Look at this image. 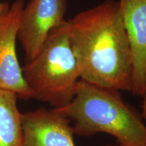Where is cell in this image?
Segmentation results:
<instances>
[{
	"instance_id": "cell-12",
	"label": "cell",
	"mask_w": 146,
	"mask_h": 146,
	"mask_svg": "<svg viewBox=\"0 0 146 146\" xmlns=\"http://www.w3.org/2000/svg\"><path fill=\"white\" fill-rule=\"evenodd\" d=\"M145 146H146V142H145Z\"/></svg>"
},
{
	"instance_id": "cell-9",
	"label": "cell",
	"mask_w": 146,
	"mask_h": 146,
	"mask_svg": "<svg viewBox=\"0 0 146 146\" xmlns=\"http://www.w3.org/2000/svg\"><path fill=\"white\" fill-rule=\"evenodd\" d=\"M10 5L7 3H3L0 1V17H2L8 12Z\"/></svg>"
},
{
	"instance_id": "cell-5",
	"label": "cell",
	"mask_w": 146,
	"mask_h": 146,
	"mask_svg": "<svg viewBox=\"0 0 146 146\" xmlns=\"http://www.w3.org/2000/svg\"><path fill=\"white\" fill-rule=\"evenodd\" d=\"M24 0H15L0 18V89L11 91L28 100L31 94L18 62L16 41Z\"/></svg>"
},
{
	"instance_id": "cell-4",
	"label": "cell",
	"mask_w": 146,
	"mask_h": 146,
	"mask_svg": "<svg viewBox=\"0 0 146 146\" xmlns=\"http://www.w3.org/2000/svg\"><path fill=\"white\" fill-rule=\"evenodd\" d=\"M67 0H30L20 18L17 39L25 52V63L36 57L53 29L66 22Z\"/></svg>"
},
{
	"instance_id": "cell-8",
	"label": "cell",
	"mask_w": 146,
	"mask_h": 146,
	"mask_svg": "<svg viewBox=\"0 0 146 146\" xmlns=\"http://www.w3.org/2000/svg\"><path fill=\"white\" fill-rule=\"evenodd\" d=\"M17 98L14 93L0 89V146L23 145L22 113Z\"/></svg>"
},
{
	"instance_id": "cell-11",
	"label": "cell",
	"mask_w": 146,
	"mask_h": 146,
	"mask_svg": "<svg viewBox=\"0 0 146 146\" xmlns=\"http://www.w3.org/2000/svg\"><path fill=\"white\" fill-rule=\"evenodd\" d=\"M107 146H125V145H122V144H118V145H107Z\"/></svg>"
},
{
	"instance_id": "cell-6",
	"label": "cell",
	"mask_w": 146,
	"mask_h": 146,
	"mask_svg": "<svg viewBox=\"0 0 146 146\" xmlns=\"http://www.w3.org/2000/svg\"><path fill=\"white\" fill-rule=\"evenodd\" d=\"M22 146H75L70 120L57 109L22 113Z\"/></svg>"
},
{
	"instance_id": "cell-3",
	"label": "cell",
	"mask_w": 146,
	"mask_h": 146,
	"mask_svg": "<svg viewBox=\"0 0 146 146\" xmlns=\"http://www.w3.org/2000/svg\"><path fill=\"white\" fill-rule=\"evenodd\" d=\"M31 98L61 109L75 95L80 73L67 21L53 29L36 57L22 68Z\"/></svg>"
},
{
	"instance_id": "cell-7",
	"label": "cell",
	"mask_w": 146,
	"mask_h": 146,
	"mask_svg": "<svg viewBox=\"0 0 146 146\" xmlns=\"http://www.w3.org/2000/svg\"><path fill=\"white\" fill-rule=\"evenodd\" d=\"M127 32L133 66L131 92L146 91V0H118Z\"/></svg>"
},
{
	"instance_id": "cell-2",
	"label": "cell",
	"mask_w": 146,
	"mask_h": 146,
	"mask_svg": "<svg viewBox=\"0 0 146 146\" xmlns=\"http://www.w3.org/2000/svg\"><path fill=\"white\" fill-rule=\"evenodd\" d=\"M118 91L80 79L70 103L57 110L72 122L78 136L104 133L125 146H145L146 126Z\"/></svg>"
},
{
	"instance_id": "cell-10",
	"label": "cell",
	"mask_w": 146,
	"mask_h": 146,
	"mask_svg": "<svg viewBox=\"0 0 146 146\" xmlns=\"http://www.w3.org/2000/svg\"><path fill=\"white\" fill-rule=\"evenodd\" d=\"M142 97H143V101H142V106H141V108H142L141 117L146 120V91L144 93Z\"/></svg>"
},
{
	"instance_id": "cell-13",
	"label": "cell",
	"mask_w": 146,
	"mask_h": 146,
	"mask_svg": "<svg viewBox=\"0 0 146 146\" xmlns=\"http://www.w3.org/2000/svg\"><path fill=\"white\" fill-rule=\"evenodd\" d=\"M1 18V17H0V18Z\"/></svg>"
},
{
	"instance_id": "cell-1",
	"label": "cell",
	"mask_w": 146,
	"mask_h": 146,
	"mask_svg": "<svg viewBox=\"0 0 146 146\" xmlns=\"http://www.w3.org/2000/svg\"><path fill=\"white\" fill-rule=\"evenodd\" d=\"M67 24L80 79L131 92L132 60L118 1L106 0L76 14Z\"/></svg>"
}]
</instances>
